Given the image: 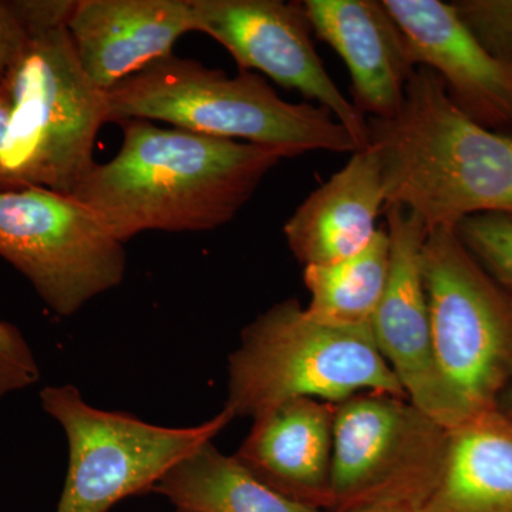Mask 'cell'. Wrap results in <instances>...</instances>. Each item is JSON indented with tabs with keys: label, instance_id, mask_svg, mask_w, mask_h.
I'll return each mask as SVG.
<instances>
[{
	"label": "cell",
	"instance_id": "obj_26",
	"mask_svg": "<svg viewBox=\"0 0 512 512\" xmlns=\"http://www.w3.org/2000/svg\"><path fill=\"white\" fill-rule=\"evenodd\" d=\"M353 512H409L403 510H392V508H372V510H362Z\"/></svg>",
	"mask_w": 512,
	"mask_h": 512
},
{
	"label": "cell",
	"instance_id": "obj_14",
	"mask_svg": "<svg viewBox=\"0 0 512 512\" xmlns=\"http://www.w3.org/2000/svg\"><path fill=\"white\" fill-rule=\"evenodd\" d=\"M67 30L84 72L109 92L194 32L191 0H76Z\"/></svg>",
	"mask_w": 512,
	"mask_h": 512
},
{
	"label": "cell",
	"instance_id": "obj_7",
	"mask_svg": "<svg viewBox=\"0 0 512 512\" xmlns=\"http://www.w3.org/2000/svg\"><path fill=\"white\" fill-rule=\"evenodd\" d=\"M421 266L434 353L448 389L466 420L497 409L512 383V296L456 229L429 232Z\"/></svg>",
	"mask_w": 512,
	"mask_h": 512
},
{
	"label": "cell",
	"instance_id": "obj_10",
	"mask_svg": "<svg viewBox=\"0 0 512 512\" xmlns=\"http://www.w3.org/2000/svg\"><path fill=\"white\" fill-rule=\"evenodd\" d=\"M194 32L220 43L239 72L262 73L285 89L316 101L349 131L357 148L369 146L367 119L323 66L302 2L191 0Z\"/></svg>",
	"mask_w": 512,
	"mask_h": 512
},
{
	"label": "cell",
	"instance_id": "obj_6",
	"mask_svg": "<svg viewBox=\"0 0 512 512\" xmlns=\"http://www.w3.org/2000/svg\"><path fill=\"white\" fill-rule=\"evenodd\" d=\"M40 403L62 427L69 447L56 512H107L128 497L151 493L171 468L214 441L235 419L224 407L197 426H157L97 409L73 384L46 386Z\"/></svg>",
	"mask_w": 512,
	"mask_h": 512
},
{
	"label": "cell",
	"instance_id": "obj_2",
	"mask_svg": "<svg viewBox=\"0 0 512 512\" xmlns=\"http://www.w3.org/2000/svg\"><path fill=\"white\" fill-rule=\"evenodd\" d=\"M367 126L382 161L384 207L412 212L429 232L512 214V133L471 120L431 70H414L396 116Z\"/></svg>",
	"mask_w": 512,
	"mask_h": 512
},
{
	"label": "cell",
	"instance_id": "obj_1",
	"mask_svg": "<svg viewBox=\"0 0 512 512\" xmlns=\"http://www.w3.org/2000/svg\"><path fill=\"white\" fill-rule=\"evenodd\" d=\"M116 157L77 184L74 198L126 242L141 232L211 231L234 220L284 158L274 148L127 120Z\"/></svg>",
	"mask_w": 512,
	"mask_h": 512
},
{
	"label": "cell",
	"instance_id": "obj_3",
	"mask_svg": "<svg viewBox=\"0 0 512 512\" xmlns=\"http://www.w3.org/2000/svg\"><path fill=\"white\" fill-rule=\"evenodd\" d=\"M107 101L109 123L160 120L201 136L274 148L284 158L359 150L332 113L281 99L258 73L228 76L173 53L111 87Z\"/></svg>",
	"mask_w": 512,
	"mask_h": 512
},
{
	"label": "cell",
	"instance_id": "obj_4",
	"mask_svg": "<svg viewBox=\"0 0 512 512\" xmlns=\"http://www.w3.org/2000/svg\"><path fill=\"white\" fill-rule=\"evenodd\" d=\"M227 407L256 419L295 399L342 403L356 394L406 397L370 326H342L285 299L242 330L229 355ZM407 399V397H406Z\"/></svg>",
	"mask_w": 512,
	"mask_h": 512
},
{
	"label": "cell",
	"instance_id": "obj_21",
	"mask_svg": "<svg viewBox=\"0 0 512 512\" xmlns=\"http://www.w3.org/2000/svg\"><path fill=\"white\" fill-rule=\"evenodd\" d=\"M453 5L481 45L512 69V0H458Z\"/></svg>",
	"mask_w": 512,
	"mask_h": 512
},
{
	"label": "cell",
	"instance_id": "obj_9",
	"mask_svg": "<svg viewBox=\"0 0 512 512\" xmlns=\"http://www.w3.org/2000/svg\"><path fill=\"white\" fill-rule=\"evenodd\" d=\"M0 256L62 318L117 288L127 269L124 242L96 212L40 187L0 191Z\"/></svg>",
	"mask_w": 512,
	"mask_h": 512
},
{
	"label": "cell",
	"instance_id": "obj_11",
	"mask_svg": "<svg viewBox=\"0 0 512 512\" xmlns=\"http://www.w3.org/2000/svg\"><path fill=\"white\" fill-rule=\"evenodd\" d=\"M384 211L390 242L389 278L370 329L407 399L447 429H453L466 421V416L448 389L434 353L421 266L429 231L416 215L402 207L387 205Z\"/></svg>",
	"mask_w": 512,
	"mask_h": 512
},
{
	"label": "cell",
	"instance_id": "obj_15",
	"mask_svg": "<svg viewBox=\"0 0 512 512\" xmlns=\"http://www.w3.org/2000/svg\"><path fill=\"white\" fill-rule=\"evenodd\" d=\"M335 409L315 399L279 404L252 420L232 456L276 493L330 512Z\"/></svg>",
	"mask_w": 512,
	"mask_h": 512
},
{
	"label": "cell",
	"instance_id": "obj_16",
	"mask_svg": "<svg viewBox=\"0 0 512 512\" xmlns=\"http://www.w3.org/2000/svg\"><path fill=\"white\" fill-rule=\"evenodd\" d=\"M384 205L382 161L369 144L296 208L284 227L288 247L303 268L349 258L375 238Z\"/></svg>",
	"mask_w": 512,
	"mask_h": 512
},
{
	"label": "cell",
	"instance_id": "obj_23",
	"mask_svg": "<svg viewBox=\"0 0 512 512\" xmlns=\"http://www.w3.org/2000/svg\"><path fill=\"white\" fill-rule=\"evenodd\" d=\"M30 35L18 0H0V87L28 45Z\"/></svg>",
	"mask_w": 512,
	"mask_h": 512
},
{
	"label": "cell",
	"instance_id": "obj_20",
	"mask_svg": "<svg viewBox=\"0 0 512 512\" xmlns=\"http://www.w3.org/2000/svg\"><path fill=\"white\" fill-rule=\"evenodd\" d=\"M458 238L491 278L512 296V214H484L457 225Z\"/></svg>",
	"mask_w": 512,
	"mask_h": 512
},
{
	"label": "cell",
	"instance_id": "obj_5",
	"mask_svg": "<svg viewBox=\"0 0 512 512\" xmlns=\"http://www.w3.org/2000/svg\"><path fill=\"white\" fill-rule=\"evenodd\" d=\"M2 86L12 103L6 190L72 194L96 164L109 101L84 72L67 23L32 32Z\"/></svg>",
	"mask_w": 512,
	"mask_h": 512
},
{
	"label": "cell",
	"instance_id": "obj_12",
	"mask_svg": "<svg viewBox=\"0 0 512 512\" xmlns=\"http://www.w3.org/2000/svg\"><path fill=\"white\" fill-rule=\"evenodd\" d=\"M402 30L414 63L431 70L451 101L485 128L512 133V69L495 59L440 0H383Z\"/></svg>",
	"mask_w": 512,
	"mask_h": 512
},
{
	"label": "cell",
	"instance_id": "obj_17",
	"mask_svg": "<svg viewBox=\"0 0 512 512\" xmlns=\"http://www.w3.org/2000/svg\"><path fill=\"white\" fill-rule=\"evenodd\" d=\"M420 512H512V421L498 409L450 429L439 484Z\"/></svg>",
	"mask_w": 512,
	"mask_h": 512
},
{
	"label": "cell",
	"instance_id": "obj_8",
	"mask_svg": "<svg viewBox=\"0 0 512 512\" xmlns=\"http://www.w3.org/2000/svg\"><path fill=\"white\" fill-rule=\"evenodd\" d=\"M448 437L406 397L362 393L336 403L330 512H420L439 484Z\"/></svg>",
	"mask_w": 512,
	"mask_h": 512
},
{
	"label": "cell",
	"instance_id": "obj_25",
	"mask_svg": "<svg viewBox=\"0 0 512 512\" xmlns=\"http://www.w3.org/2000/svg\"><path fill=\"white\" fill-rule=\"evenodd\" d=\"M497 409L512 421V383L505 389L503 396L500 397Z\"/></svg>",
	"mask_w": 512,
	"mask_h": 512
},
{
	"label": "cell",
	"instance_id": "obj_22",
	"mask_svg": "<svg viewBox=\"0 0 512 512\" xmlns=\"http://www.w3.org/2000/svg\"><path fill=\"white\" fill-rule=\"evenodd\" d=\"M39 379V363L28 340L15 325L0 320V402Z\"/></svg>",
	"mask_w": 512,
	"mask_h": 512
},
{
	"label": "cell",
	"instance_id": "obj_13",
	"mask_svg": "<svg viewBox=\"0 0 512 512\" xmlns=\"http://www.w3.org/2000/svg\"><path fill=\"white\" fill-rule=\"evenodd\" d=\"M302 5L313 35L348 67L356 109L369 119L396 116L417 66L383 0H303Z\"/></svg>",
	"mask_w": 512,
	"mask_h": 512
},
{
	"label": "cell",
	"instance_id": "obj_27",
	"mask_svg": "<svg viewBox=\"0 0 512 512\" xmlns=\"http://www.w3.org/2000/svg\"><path fill=\"white\" fill-rule=\"evenodd\" d=\"M174 512H191V511H185V510H180V508H175Z\"/></svg>",
	"mask_w": 512,
	"mask_h": 512
},
{
	"label": "cell",
	"instance_id": "obj_19",
	"mask_svg": "<svg viewBox=\"0 0 512 512\" xmlns=\"http://www.w3.org/2000/svg\"><path fill=\"white\" fill-rule=\"evenodd\" d=\"M390 269L386 229L362 251L330 265L305 266L303 282L311 293L306 311L342 326H370L382 301Z\"/></svg>",
	"mask_w": 512,
	"mask_h": 512
},
{
	"label": "cell",
	"instance_id": "obj_24",
	"mask_svg": "<svg viewBox=\"0 0 512 512\" xmlns=\"http://www.w3.org/2000/svg\"><path fill=\"white\" fill-rule=\"evenodd\" d=\"M10 123H12V103L2 86L0 87V191L6 190Z\"/></svg>",
	"mask_w": 512,
	"mask_h": 512
},
{
	"label": "cell",
	"instance_id": "obj_18",
	"mask_svg": "<svg viewBox=\"0 0 512 512\" xmlns=\"http://www.w3.org/2000/svg\"><path fill=\"white\" fill-rule=\"evenodd\" d=\"M151 493L191 512H326L266 487L214 441L171 468Z\"/></svg>",
	"mask_w": 512,
	"mask_h": 512
}]
</instances>
